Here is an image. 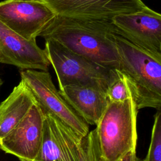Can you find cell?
Instances as JSON below:
<instances>
[{
	"mask_svg": "<svg viewBox=\"0 0 161 161\" xmlns=\"http://www.w3.org/2000/svg\"><path fill=\"white\" fill-rule=\"evenodd\" d=\"M118 30L111 19L70 18L56 15L40 33L69 50L108 69H119Z\"/></svg>",
	"mask_w": 161,
	"mask_h": 161,
	"instance_id": "1",
	"label": "cell"
},
{
	"mask_svg": "<svg viewBox=\"0 0 161 161\" xmlns=\"http://www.w3.org/2000/svg\"><path fill=\"white\" fill-rule=\"evenodd\" d=\"M119 70L126 77L138 109L161 108V56L142 49L117 35Z\"/></svg>",
	"mask_w": 161,
	"mask_h": 161,
	"instance_id": "2",
	"label": "cell"
},
{
	"mask_svg": "<svg viewBox=\"0 0 161 161\" xmlns=\"http://www.w3.org/2000/svg\"><path fill=\"white\" fill-rule=\"evenodd\" d=\"M138 111L133 97L108 103L95 128L105 161H121L129 153L136 152Z\"/></svg>",
	"mask_w": 161,
	"mask_h": 161,
	"instance_id": "3",
	"label": "cell"
},
{
	"mask_svg": "<svg viewBox=\"0 0 161 161\" xmlns=\"http://www.w3.org/2000/svg\"><path fill=\"white\" fill-rule=\"evenodd\" d=\"M43 49L57 75L59 89L69 85L91 86L106 91L113 69L101 67L52 39L45 40Z\"/></svg>",
	"mask_w": 161,
	"mask_h": 161,
	"instance_id": "4",
	"label": "cell"
},
{
	"mask_svg": "<svg viewBox=\"0 0 161 161\" xmlns=\"http://www.w3.org/2000/svg\"><path fill=\"white\" fill-rule=\"evenodd\" d=\"M20 76L43 111L55 116L82 138L89 133V125L62 97L48 71L23 70Z\"/></svg>",
	"mask_w": 161,
	"mask_h": 161,
	"instance_id": "5",
	"label": "cell"
},
{
	"mask_svg": "<svg viewBox=\"0 0 161 161\" xmlns=\"http://www.w3.org/2000/svg\"><path fill=\"white\" fill-rule=\"evenodd\" d=\"M56 16L40 0H4L0 2V21L26 40L36 39Z\"/></svg>",
	"mask_w": 161,
	"mask_h": 161,
	"instance_id": "6",
	"label": "cell"
},
{
	"mask_svg": "<svg viewBox=\"0 0 161 161\" xmlns=\"http://www.w3.org/2000/svg\"><path fill=\"white\" fill-rule=\"evenodd\" d=\"M118 35L132 44L161 56V14L147 6L142 11L111 19Z\"/></svg>",
	"mask_w": 161,
	"mask_h": 161,
	"instance_id": "7",
	"label": "cell"
},
{
	"mask_svg": "<svg viewBox=\"0 0 161 161\" xmlns=\"http://www.w3.org/2000/svg\"><path fill=\"white\" fill-rule=\"evenodd\" d=\"M44 112L35 102L22 119L2 139L0 149L20 161H35L43 135Z\"/></svg>",
	"mask_w": 161,
	"mask_h": 161,
	"instance_id": "8",
	"label": "cell"
},
{
	"mask_svg": "<svg viewBox=\"0 0 161 161\" xmlns=\"http://www.w3.org/2000/svg\"><path fill=\"white\" fill-rule=\"evenodd\" d=\"M44 112L42 144L35 161H80L82 138L60 119Z\"/></svg>",
	"mask_w": 161,
	"mask_h": 161,
	"instance_id": "9",
	"label": "cell"
},
{
	"mask_svg": "<svg viewBox=\"0 0 161 161\" xmlns=\"http://www.w3.org/2000/svg\"><path fill=\"white\" fill-rule=\"evenodd\" d=\"M58 16L111 19L122 14L137 12L147 6L142 0H40Z\"/></svg>",
	"mask_w": 161,
	"mask_h": 161,
	"instance_id": "10",
	"label": "cell"
},
{
	"mask_svg": "<svg viewBox=\"0 0 161 161\" xmlns=\"http://www.w3.org/2000/svg\"><path fill=\"white\" fill-rule=\"evenodd\" d=\"M0 62L23 70L48 71L50 63L36 39L26 40L0 21Z\"/></svg>",
	"mask_w": 161,
	"mask_h": 161,
	"instance_id": "11",
	"label": "cell"
},
{
	"mask_svg": "<svg viewBox=\"0 0 161 161\" xmlns=\"http://www.w3.org/2000/svg\"><path fill=\"white\" fill-rule=\"evenodd\" d=\"M60 94L88 125H97L109 101L99 87L69 85L58 89Z\"/></svg>",
	"mask_w": 161,
	"mask_h": 161,
	"instance_id": "12",
	"label": "cell"
},
{
	"mask_svg": "<svg viewBox=\"0 0 161 161\" xmlns=\"http://www.w3.org/2000/svg\"><path fill=\"white\" fill-rule=\"evenodd\" d=\"M35 103L31 92L21 80L0 103V140L22 119Z\"/></svg>",
	"mask_w": 161,
	"mask_h": 161,
	"instance_id": "13",
	"label": "cell"
},
{
	"mask_svg": "<svg viewBox=\"0 0 161 161\" xmlns=\"http://www.w3.org/2000/svg\"><path fill=\"white\" fill-rule=\"evenodd\" d=\"M106 95L109 102H122L132 97L127 79L118 69H113Z\"/></svg>",
	"mask_w": 161,
	"mask_h": 161,
	"instance_id": "14",
	"label": "cell"
},
{
	"mask_svg": "<svg viewBox=\"0 0 161 161\" xmlns=\"http://www.w3.org/2000/svg\"><path fill=\"white\" fill-rule=\"evenodd\" d=\"M143 161H161V113L158 110L154 116L151 140L146 157Z\"/></svg>",
	"mask_w": 161,
	"mask_h": 161,
	"instance_id": "15",
	"label": "cell"
},
{
	"mask_svg": "<svg viewBox=\"0 0 161 161\" xmlns=\"http://www.w3.org/2000/svg\"><path fill=\"white\" fill-rule=\"evenodd\" d=\"M89 161H105L101 157L95 129L86 136Z\"/></svg>",
	"mask_w": 161,
	"mask_h": 161,
	"instance_id": "16",
	"label": "cell"
},
{
	"mask_svg": "<svg viewBox=\"0 0 161 161\" xmlns=\"http://www.w3.org/2000/svg\"><path fill=\"white\" fill-rule=\"evenodd\" d=\"M80 161H89V157H88V153H87L86 136L82 139V149H81Z\"/></svg>",
	"mask_w": 161,
	"mask_h": 161,
	"instance_id": "17",
	"label": "cell"
},
{
	"mask_svg": "<svg viewBox=\"0 0 161 161\" xmlns=\"http://www.w3.org/2000/svg\"><path fill=\"white\" fill-rule=\"evenodd\" d=\"M121 161H143V160L136 156V152H133L127 154Z\"/></svg>",
	"mask_w": 161,
	"mask_h": 161,
	"instance_id": "18",
	"label": "cell"
},
{
	"mask_svg": "<svg viewBox=\"0 0 161 161\" xmlns=\"http://www.w3.org/2000/svg\"><path fill=\"white\" fill-rule=\"evenodd\" d=\"M3 81L2 79H1V77H0V88H1V86L3 85Z\"/></svg>",
	"mask_w": 161,
	"mask_h": 161,
	"instance_id": "19",
	"label": "cell"
},
{
	"mask_svg": "<svg viewBox=\"0 0 161 161\" xmlns=\"http://www.w3.org/2000/svg\"><path fill=\"white\" fill-rule=\"evenodd\" d=\"M24 1H31V0H24Z\"/></svg>",
	"mask_w": 161,
	"mask_h": 161,
	"instance_id": "20",
	"label": "cell"
}]
</instances>
